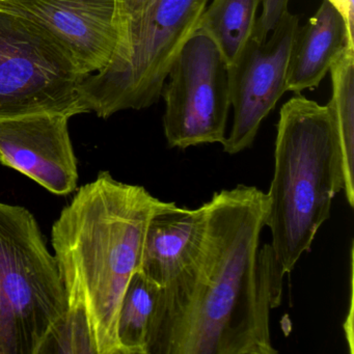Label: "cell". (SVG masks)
<instances>
[{
  "label": "cell",
  "mask_w": 354,
  "mask_h": 354,
  "mask_svg": "<svg viewBox=\"0 0 354 354\" xmlns=\"http://www.w3.org/2000/svg\"><path fill=\"white\" fill-rule=\"evenodd\" d=\"M71 118L40 113L0 120V163L24 174L51 194L68 196L78 183Z\"/></svg>",
  "instance_id": "10"
},
{
  "label": "cell",
  "mask_w": 354,
  "mask_h": 354,
  "mask_svg": "<svg viewBox=\"0 0 354 354\" xmlns=\"http://www.w3.org/2000/svg\"><path fill=\"white\" fill-rule=\"evenodd\" d=\"M68 304L55 254L26 207L0 202V354H45Z\"/></svg>",
  "instance_id": "4"
},
{
  "label": "cell",
  "mask_w": 354,
  "mask_h": 354,
  "mask_svg": "<svg viewBox=\"0 0 354 354\" xmlns=\"http://www.w3.org/2000/svg\"><path fill=\"white\" fill-rule=\"evenodd\" d=\"M163 130L169 148L223 144L231 109L227 69L216 45L196 32L167 73Z\"/></svg>",
  "instance_id": "7"
},
{
  "label": "cell",
  "mask_w": 354,
  "mask_h": 354,
  "mask_svg": "<svg viewBox=\"0 0 354 354\" xmlns=\"http://www.w3.org/2000/svg\"><path fill=\"white\" fill-rule=\"evenodd\" d=\"M0 10L46 30L88 76L109 65L119 44L117 0H0Z\"/></svg>",
  "instance_id": "9"
},
{
  "label": "cell",
  "mask_w": 354,
  "mask_h": 354,
  "mask_svg": "<svg viewBox=\"0 0 354 354\" xmlns=\"http://www.w3.org/2000/svg\"><path fill=\"white\" fill-rule=\"evenodd\" d=\"M167 203L109 171L77 190L51 230L68 310L48 353L122 354V299L140 269L149 223Z\"/></svg>",
  "instance_id": "2"
},
{
  "label": "cell",
  "mask_w": 354,
  "mask_h": 354,
  "mask_svg": "<svg viewBox=\"0 0 354 354\" xmlns=\"http://www.w3.org/2000/svg\"><path fill=\"white\" fill-rule=\"evenodd\" d=\"M153 0H117L120 28L140 17L152 3Z\"/></svg>",
  "instance_id": "17"
},
{
  "label": "cell",
  "mask_w": 354,
  "mask_h": 354,
  "mask_svg": "<svg viewBox=\"0 0 354 354\" xmlns=\"http://www.w3.org/2000/svg\"><path fill=\"white\" fill-rule=\"evenodd\" d=\"M206 223L204 204L189 209L167 203L149 223L140 271L160 290L171 285L200 252Z\"/></svg>",
  "instance_id": "11"
},
{
  "label": "cell",
  "mask_w": 354,
  "mask_h": 354,
  "mask_svg": "<svg viewBox=\"0 0 354 354\" xmlns=\"http://www.w3.org/2000/svg\"><path fill=\"white\" fill-rule=\"evenodd\" d=\"M262 14L257 19L254 40L265 42L269 35L277 28L281 18L288 13L289 0H262Z\"/></svg>",
  "instance_id": "16"
},
{
  "label": "cell",
  "mask_w": 354,
  "mask_h": 354,
  "mask_svg": "<svg viewBox=\"0 0 354 354\" xmlns=\"http://www.w3.org/2000/svg\"><path fill=\"white\" fill-rule=\"evenodd\" d=\"M343 187L341 152L328 107L296 94L279 111L274 174L266 194L265 227L270 229L271 250L283 274L310 252Z\"/></svg>",
  "instance_id": "3"
},
{
  "label": "cell",
  "mask_w": 354,
  "mask_h": 354,
  "mask_svg": "<svg viewBox=\"0 0 354 354\" xmlns=\"http://www.w3.org/2000/svg\"><path fill=\"white\" fill-rule=\"evenodd\" d=\"M210 0H153L136 19L120 28L109 65L80 86L88 113L107 119L127 109H148L159 100L167 73L196 34Z\"/></svg>",
  "instance_id": "5"
},
{
  "label": "cell",
  "mask_w": 354,
  "mask_h": 354,
  "mask_svg": "<svg viewBox=\"0 0 354 354\" xmlns=\"http://www.w3.org/2000/svg\"><path fill=\"white\" fill-rule=\"evenodd\" d=\"M262 0H213L207 6L196 32L210 39L227 69L237 63L254 37L257 12Z\"/></svg>",
  "instance_id": "13"
},
{
  "label": "cell",
  "mask_w": 354,
  "mask_h": 354,
  "mask_svg": "<svg viewBox=\"0 0 354 354\" xmlns=\"http://www.w3.org/2000/svg\"><path fill=\"white\" fill-rule=\"evenodd\" d=\"M86 76L46 30L0 10V120L88 113L80 95Z\"/></svg>",
  "instance_id": "6"
},
{
  "label": "cell",
  "mask_w": 354,
  "mask_h": 354,
  "mask_svg": "<svg viewBox=\"0 0 354 354\" xmlns=\"http://www.w3.org/2000/svg\"><path fill=\"white\" fill-rule=\"evenodd\" d=\"M299 19L286 13L265 42L250 41L237 63L227 70L233 125L223 152L236 155L250 148L261 124L286 92L288 64Z\"/></svg>",
  "instance_id": "8"
},
{
  "label": "cell",
  "mask_w": 354,
  "mask_h": 354,
  "mask_svg": "<svg viewBox=\"0 0 354 354\" xmlns=\"http://www.w3.org/2000/svg\"><path fill=\"white\" fill-rule=\"evenodd\" d=\"M159 291L158 286L142 271L130 279L118 316L117 335L122 354H147Z\"/></svg>",
  "instance_id": "15"
},
{
  "label": "cell",
  "mask_w": 354,
  "mask_h": 354,
  "mask_svg": "<svg viewBox=\"0 0 354 354\" xmlns=\"http://www.w3.org/2000/svg\"><path fill=\"white\" fill-rule=\"evenodd\" d=\"M343 16L348 32L354 39V0H326Z\"/></svg>",
  "instance_id": "18"
},
{
  "label": "cell",
  "mask_w": 354,
  "mask_h": 354,
  "mask_svg": "<svg viewBox=\"0 0 354 354\" xmlns=\"http://www.w3.org/2000/svg\"><path fill=\"white\" fill-rule=\"evenodd\" d=\"M346 46L354 49L343 16L323 0L304 28H298L288 64L286 92L300 94L320 84Z\"/></svg>",
  "instance_id": "12"
},
{
  "label": "cell",
  "mask_w": 354,
  "mask_h": 354,
  "mask_svg": "<svg viewBox=\"0 0 354 354\" xmlns=\"http://www.w3.org/2000/svg\"><path fill=\"white\" fill-rule=\"evenodd\" d=\"M330 111L341 152L343 190L351 208L354 206V49L346 46L329 69Z\"/></svg>",
  "instance_id": "14"
},
{
  "label": "cell",
  "mask_w": 354,
  "mask_h": 354,
  "mask_svg": "<svg viewBox=\"0 0 354 354\" xmlns=\"http://www.w3.org/2000/svg\"><path fill=\"white\" fill-rule=\"evenodd\" d=\"M204 205L202 248L159 291L147 354H277L269 322L285 274L270 244L259 250L267 194L238 185Z\"/></svg>",
  "instance_id": "1"
}]
</instances>
